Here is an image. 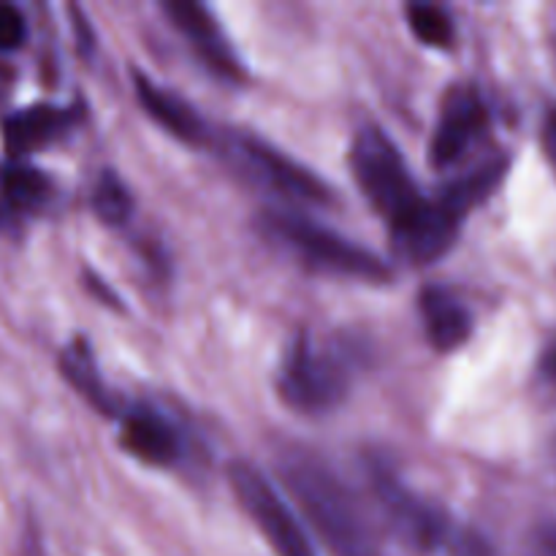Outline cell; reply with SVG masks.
<instances>
[{"label": "cell", "instance_id": "1", "mask_svg": "<svg viewBox=\"0 0 556 556\" xmlns=\"http://www.w3.org/2000/svg\"><path fill=\"white\" fill-rule=\"evenodd\" d=\"M280 481L334 556H380V541L353 489L302 445L280 451Z\"/></svg>", "mask_w": 556, "mask_h": 556}, {"label": "cell", "instance_id": "2", "mask_svg": "<svg viewBox=\"0 0 556 556\" xmlns=\"http://www.w3.org/2000/svg\"><path fill=\"white\" fill-rule=\"evenodd\" d=\"M264 223L266 231L280 239V244H286L309 269L369 282H383L391 277L386 261L375 255L372 250L351 242V239L331 231V228L318 226V223L299 215V212H269Z\"/></svg>", "mask_w": 556, "mask_h": 556}, {"label": "cell", "instance_id": "3", "mask_svg": "<svg viewBox=\"0 0 556 556\" xmlns=\"http://www.w3.org/2000/svg\"><path fill=\"white\" fill-rule=\"evenodd\" d=\"M351 172L364 199L389 226L405 217L424 199L400 147L375 125L362 128L353 139Z\"/></svg>", "mask_w": 556, "mask_h": 556}, {"label": "cell", "instance_id": "4", "mask_svg": "<svg viewBox=\"0 0 556 556\" xmlns=\"http://www.w3.org/2000/svg\"><path fill=\"white\" fill-rule=\"evenodd\" d=\"M351 386V369L337 348L299 334L282 358L277 391L299 413H326L340 405Z\"/></svg>", "mask_w": 556, "mask_h": 556}, {"label": "cell", "instance_id": "5", "mask_svg": "<svg viewBox=\"0 0 556 556\" xmlns=\"http://www.w3.org/2000/svg\"><path fill=\"white\" fill-rule=\"evenodd\" d=\"M223 155L231 161L237 172H242L250 182L280 199L299 206H326L331 204V190L324 179L315 177L309 168L288 157L277 147L250 134H228L223 141Z\"/></svg>", "mask_w": 556, "mask_h": 556}, {"label": "cell", "instance_id": "6", "mask_svg": "<svg viewBox=\"0 0 556 556\" xmlns=\"http://www.w3.org/2000/svg\"><path fill=\"white\" fill-rule=\"evenodd\" d=\"M369 486L389 530L416 552H434L451 538V525L440 508L418 497L386 462H369Z\"/></svg>", "mask_w": 556, "mask_h": 556}, {"label": "cell", "instance_id": "7", "mask_svg": "<svg viewBox=\"0 0 556 556\" xmlns=\"http://www.w3.org/2000/svg\"><path fill=\"white\" fill-rule=\"evenodd\" d=\"M228 483L271 552L277 556H315L304 527L299 525L286 500L275 492V486L266 481L264 472L255 470L248 462H233L228 467Z\"/></svg>", "mask_w": 556, "mask_h": 556}, {"label": "cell", "instance_id": "8", "mask_svg": "<svg viewBox=\"0 0 556 556\" xmlns=\"http://www.w3.org/2000/svg\"><path fill=\"white\" fill-rule=\"evenodd\" d=\"M465 217L443 193H438V199H421L405 217L389 226L391 248L407 264H434L448 253Z\"/></svg>", "mask_w": 556, "mask_h": 556}, {"label": "cell", "instance_id": "9", "mask_svg": "<svg viewBox=\"0 0 556 556\" xmlns=\"http://www.w3.org/2000/svg\"><path fill=\"white\" fill-rule=\"evenodd\" d=\"M486 125V103L478 96L476 87H451L443 106H440L432 144H429V155H432L434 166H454L481 139Z\"/></svg>", "mask_w": 556, "mask_h": 556}, {"label": "cell", "instance_id": "10", "mask_svg": "<svg viewBox=\"0 0 556 556\" xmlns=\"http://www.w3.org/2000/svg\"><path fill=\"white\" fill-rule=\"evenodd\" d=\"M163 11L172 20V25L188 38L193 52L199 54V60L212 74H217L220 79H239L242 76V63H239L231 41L206 5L193 3V0H172V3H163Z\"/></svg>", "mask_w": 556, "mask_h": 556}, {"label": "cell", "instance_id": "11", "mask_svg": "<svg viewBox=\"0 0 556 556\" xmlns=\"http://www.w3.org/2000/svg\"><path fill=\"white\" fill-rule=\"evenodd\" d=\"M134 79L141 109L150 114L152 123H157L166 134H172L179 141H188V144H199V141L206 139L204 119L199 117V112L188 101H182L177 92L163 90L150 76L136 74Z\"/></svg>", "mask_w": 556, "mask_h": 556}, {"label": "cell", "instance_id": "12", "mask_svg": "<svg viewBox=\"0 0 556 556\" xmlns=\"http://www.w3.org/2000/svg\"><path fill=\"white\" fill-rule=\"evenodd\" d=\"M424 329L438 351L451 353L465 345L472 334V315L459 299L445 288H424L418 299Z\"/></svg>", "mask_w": 556, "mask_h": 556}, {"label": "cell", "instance_id": "13", "mask_svg": "<svg viewBox=\"0 0 556 556\" xmlns=\"http://www.w3.org/2000/svg\"><path fill=\"white\" fill-rule=\"evenodd\" d=\"M123 445L147 465L166 467L179 459V434L174 432L172 424L157 413L139 410L128 413L123 421Z\"/></svg>", "mask_w": 556, "mask_h": 556}, {"label": "cell", "instance_id": "14", "mask_svg": "<svg viewBox=\"0 0 556 556\" xmlns=\"http://www.w3.org/2000/svg\"><path fill=\"white\" fill-rule=\"evenodd\" d=\"M71 123V114L54 106H30L22 112L11 114L3 123V139L14 155H25V152L38 150V147L49 144L58 139Z\"/></svg>", "mask_w": 556, "mask_h": 556}, {"label": "cell", "instance_id": "15", "mask_svg": "<svg viewBox=\"0 0 556 556\" xmlns=\"http://www.w3.org/2000/svg\"><path fill=\"white\" fill-rule=\"evenodd\" d=\"M60 364H63L65 378L79 389V394H85L87 400L96 402L103 410H112V402H109L101 378H98L96 372V362H92L90 351H87L85 345L68 348V351L63 353V358H60Z\"/></svg>", "mask_w": 556, "mask_h": 556}, {"label": "cell", "instance_id": "16", "mask_svg": "<svg viewBox=\"0 0 556 556\" xmlns=\"http://www.w3.org/2000/svg\"><path fill=\"white\" fill-rule=\"evenodd\" d=\"M92 210L101 217L106 226H123L134 212V201H130L128 188L123 179L114 172H103L98 177L96 188H92Z\"/></svg>", "mask_w": 556, "mask_h": 556}, {"label": "cell", "instance_id": "17", "mask_svg": "<svg viewBox=\"0 0 556 556\" xmlns=\"http://www.w3.org/2000/svg\"><path fill=\"white\" fill-rule=\"evenodd\" d=\"M407 25L413 36L427 47H448L454 41V22L440 5L416 3L407 9Z\"/></svg>", "mask_w": 556, "mask_h": 556}, {"label": "cell", "instance_id": "18", "mask_svg": "<svg viewBox=\"0 0 556 556\" xmlns=\"http://www.w3.org/2000/svg\"><path fill=\"white\" fill-rule=\"evenodd\" d=\"M3 190L9 195V201L20 210H33L41 201H47L49 195V182L41 177V172H33V168L14 166L5 172L3 177Z\"/></svg>", "mask_w": 556, "mask_h": 556}, {"label": "cell", "instance_id": "19", "mask_svg": "<svg viewBox=\"0 0 556 556\" xmlns=\"http://www.w3.org/2000/svg\"><path fill=\"white\" fill-rule=\"evenodd\" d=\"M27 38V22L16 5L0 3V49H20Z\"/></svg>", "mask_w": 556, "mask_h": 556}, {"label": "cell", "instance_id": "20", "mask_svg": "<svg viewBox=\"0 0 556 556\" xmlns=\"http://www.w3.org/2000/svg\"><path fill=\"white\" fill-rule=\"evenodd\" d=\"M445 548H448V556H494L486 538H481L472 530L451 532Z\"/></svg>", "mask_w": 556, "mask_h": 556}, {"label": "cell", "instance_id": "21", "mask_svg": "<svg viewBox=\"0 0 556 556\" xmlns=\"http://www.w3.org/2000/svg\"><path fill=\"white\" fill-rule=\"evenodd\" d=\"M543 150H546L548 161L556 168V109H552L543 119Z\"/></svg>", "mask_w": 556, "mask_h": 556}, {"label": "cell", "instance_id": "22", "mask_svg": "<svg viewBox=\"0 0 556 556\" xmlns=\"http://www.w3.org/2000/svg\"><path fill=\"white\" fill-rule=\"evenodd\" d=\"M543 372H546V378L556 386V348L552 353H548L546 362H543Z\"/></svg>", "mask_w": 556, "mask_h": 556}]
</instances>
